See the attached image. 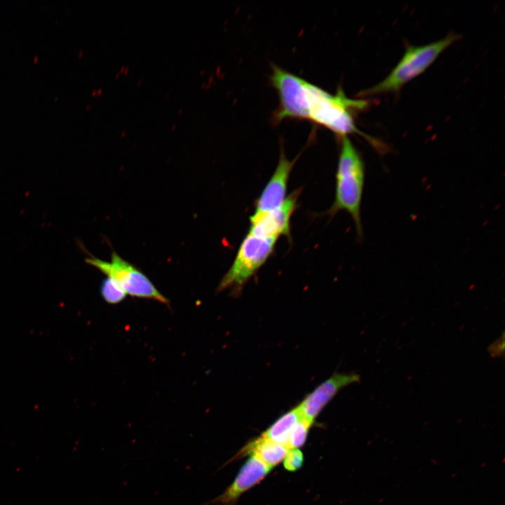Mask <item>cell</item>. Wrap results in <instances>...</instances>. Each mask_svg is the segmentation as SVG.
I'll return each mask as SVG.
<instances>
[{
  "label": "cell",
  "mask_w": 505,
  "mask_h": 505,
  "mask_svg": "<svg viewBox=\"0 0 505 505\" xmlns=\"http://www.w3.org/2000/svg\"><path fill=\"white\" fill-rule=\"evenodd\" d=\"M270 81L279 97L274 116L276 122L285 119L309 120L341 137L360 135L380 154L386 152L385 144L361 132L356 125L354 114L368 105L367 100L351 99L341 89L335 94L329 93L276 65L272 67Z\"/></svg>",
  "instance_id": "obj_1"
},
{
  "label": "cell",
  "mask_w": 505,
  "mask_h": 505,
  "mask_svg": "<svg viewBox=\"0 0 505 505\" xmlns=\"http://www.w3.org/2000/svg\"><path fill=\"white\" fill-rule=\"evenodd\" d=\"M337 172L335 197L328 214L341 210L352 217L359 238L363 237L361 205L365 182V164L348 136L341 137Z\"/></svg>",
  "instance_id": "obj_2"
},
{
  "label": "cell",
  "mask_w": 505,
  "mask_h": 505,
  "mask_svg": "<svg viewBox=\"0 0 505 505\" xmlns=\"http://www.w3.org/2000/svg\"><path fill=\"white\" fill-rule=\"evenodd\" d=\"M459 38L458 35L450 34L424 46H409L389 74L381 82L363 90L362 95L398 93L407 83L424 72Z\"/></svg>",
  "instance_id": "obj_3"
},
{
  "label": "cell",
  "mask_w": 505,
  "mask_h": 505,
  "mask_svg": "<svg viewBox=\"0 0 505 505\" xmlns=\"http://www.w3.org/2000/svg\"><path fill=\"white\" fill-rule=\"evenodd\" d=\"M276 241L248 232L242 241L231 266L222 278L218 291L231 288L234 292H239L273 255Z\"/></svg>",
  "instance_id": "obj_4"
},
{
  "label": "cell",
  "mask_w": 505,
  "mask_h": 505,
  "mask_svg": "<svg viewBox=\"0 0 505 505\" xmlns=\"http://www.w3.org/2000/svg\"><path fill=\"white\" fill-rule=\"evenodd\" d=\"M86 262L116 281L126 295L151 299L168 304V299L156 289L148 277L133 264L123 259L116 252L112 253L110 262L90 255Z\"/></svg>",
  "instance_id": "obj_5"
},
{
  "label": "cell",
  "mask_w": 505,
  "mask_h": 505,
  "mask_svg": "<svg viewBox=\"0 0 505 505\" xmlns=\"http://www.w3.org/2000/svg\"><path fill=\"white\" fill-rule=\"evenodd\" d=\"M300 193L301 189L293 191L274 210L252 215L248 232L267 238L277 240L283 236L290 239V219L297 208Z\"/></svg>",
  "instance_id": "obj_6"
},
{
  "label": "cell",
  "mask_w": 505,
  "mask_h": 505,
  "mask_svg": "<svg viewBox=\"0 0 505 505\" xmlns=\"http://www.w3.org/2000/svg\"><path fill=\"white\" fill-rule=\"evenodd\" d=\"M360 382L355 373H335L316 386L297 405L302 418L313 424L315 419L327 404L344 387Z\"/></svg>",
  "instance_id": "obj_7"
},
{
  "label": "cell",
  "mask_w": 505,
  "mask_h": 505,
  "mask_svg": "<svg viewBox=\"0 0 505 505\" xmlns=\"http://www.w3.org/2000/svg\"><path fill=\"white\" fill-rule=\"evenodd\" d=\"M271 469L256 457L250 456L224 492L204 505H234L243 492L260 483Z\"/></svg>",
  "instance_id": "obj_8"
},
{
  "label": "cell",
  "mask_w": 505,
  "mask_h": 505,
  "mask_svg": "<svg viewBox=\"0 0 505 505\" xmlns=\"http://www.w3.org/2000/svg\"><path fill=\"white\" fill-rule=\"evenodd\" d=\"M295 161H290L281 150L278 165L255 203V214L264 213L279 207L285 199L288 182Z\"/></svg>",
  "instance_id": "obj_9"
},
{
  "label": "cell",
  "mask_w": 505,
  "mask_h": 505,
  "mask_svg": "<svg viewBox=\"0 0 505 505\" xmlns=\"http://www.w3.org/2000/svg\"><path fill=\"white\" fill-rule=\"evenodd\" d=\"M289 448L267 440L261 436L247 443L232 459H238L244 456H255L272 468L283 461Z\"/></svg>",
  "instance_id": "obj_10"
},
{
  "label": "cell",
  "mask_w": 505,
  "mask_h": 505,
  "mask_svg": "<svg viewBox=\"0 0 505 505\" xmlns=\"http://www.w3.org/2000/svg\"><path fill=\"white\" fill-rule=\"evenodd\" d=\"M298 407L291 409L276 419L261 436L278 444L287 446L290 435L302 418Z\"/></svg>",
  "instance_id": "obj_11"
},
{
  "label": "cell",
  "mask_w": 505,
  "mask_h": 505,
  "mask_svg": "<svg viewBox=\"0 0 505 505\" xmlns=\"http://www.w3.org/2000/svg\"><path fill=\"white\" fill-rule=\"evenodd\" d=\"M100 293L105 301L112 304L122 302L127 295L118 283L109 277H107L102 281Z\"/></svg>",
  "instance_id": "obj_12"
},
{
  "label": "cell",
  "mask_w": 505,
  "mask_h": 505,
  "mask_svg": "<svg viewBox=\"0 0 505 505\" xmlns=\"http://www.w3.org/2000/svg\"><path fill=\"white\" fill-rule=\"evenodd\" d=\"M312 424L304 418H301L293 428L287 447L290 449H298L302 446L307 439L309 428Z\"/></svg>",
  "instance_id": "obj_13"
},
{
  "label": "cell",
  "mask_w": 505,
  "mask_h": 505,
  "mask_svg": "<svg viewBox=\"0 0 505 505\" xmlns=\"http://www.w3.org/2000/svg\"><path fill=\"white\" fill-rule=\"evenodd\" d=\"M303 454L299 449H290L283 459L284 468L288 471H295L303 464Z\"/></svg>",
  "instance_id": "obj_14"
},
{
  "label": "cell",
  "mask_w": 505,
  "mask_h": 505,
  "mask_svg": "<svg viewBox=\"0 0 505 505\" xmlns=\"http://www.w3.org/2000/svg\"><path fill=\"white\" fill-rule=\"evenodd\" d=\"M501 339H499L489 347V351L492 356H499L504 353V337L501 340Z\"/></svg>",
  "instance_id": "obj_15"
},
{
  "label": "cell",
  "mask_w": 505,
  "mask_h": 505,
  "mask_svg": "<svg viewBox=\"0 0 505 505\" xmlns=\"http://www.w3.org/2000/svg\"><path fill=\"white\" fill-rule=\"evenodd\" d=\"M128 70H129L128 67H126L124 69V71H123L124 75H127Z\"/></svg>",
  "instance_id": "obj_16"
},
{
  "label": "cell",
  "mask_w": 505,
  "mask_h": 505,
  "mask_svg": "<svg viewBox=\"0 0 505 505\" xmlns=\"http://www.w3.org/2000/svg\"><path fill=\"white\" fill-rule=\"evenodd\" d=\"M125 67H126L125 66H121L119 72H120V73H123V71H124Z\"/></svg>",
  "instance_id": "obj_17"
},
{
  "label": "cell",
  "mask_w": 505,
  "mask_h": 505,
  "mask_svg": "<svg viewBox=\"0 0 505 505\" xmlns=\"http://www.w3.org/2000/svg\"><path fill=\"white\" fill-rule=\"evenodd\" d=\"M101 93H102V88H99L98 90H97V95H100Z\"/></svg>",
  "instance_id": "obj_18"
},
{
  "label": "cell",
  "mask_w": 505,
  "mask_h": 505,
  "mask_svg": "<svg viewBox=\"0 0 505 505\" xmlns=\"http://www.w3.org/2000/svg\"><path fill=\"white\" fill-rule=\"evenodd\" d=\"M119 75H120V72H116L115 78L117 79L119 76Z\"/></svg>",
  "instance_id": "obj_19"
},
{
  "label": "cell",
  "mask_w": 505,
  "mask_h": 505,
  "mask_svg": "<svg viewBox=\"0 0 505 505\" xmlns=\"http://www.w3.org/2000/svg\"><path fill=\"white\" fill-rule=\"evenodd\" d=\"M183 110L182 107H180V109L178 110V114H181Z\"/></svg>",
  "instance_id": "obj_20"
},
{
  "label": "cell",
  "mask_w": 505,
  "mask_h": 505,
  "mask_svg": "<svg viewBox=\"0 0 505 505\" xmlns=\"http://www.w3.org/2000/svg\"><path fill=\"white\" fill-rule=\"evenodd\" d=\"M141 83H142V80L139 79L137 81V86H140Z\"/></svg>",
  "instance_id": "obj_21"
},
{
  "label": "cell",
  "mask_w": 505,
  "mask_h": 505,
  "mask_svg": "<svg viewBox=\"0 0 505 505\" xmlns=\"http://www.w3.org/2000/svg\"><path fill=\"white\" fill-rule=\"evenodd\" d=\"M175 128H176V124L175 123V124L172 126V128H171V129L173 130Z\"/></svg>",
  "instance_id": "obj_22"
},
{
  "label": "cell",
  "mask_w": 505,
  "mask_h": 505,
  "mask_svg": "<svg viewBox=\"0 0 505 505\" xmlns=\"http://www.w3.org/2000/svg\"><path fill=\"white\" fill-rule=\"evenodd\" d=\"M92 94H93V95H94L95 94H97V90H93Z\"/></svg>",
  "instance_id": "obj_23"
},
{
  "label": "cell",
  "mask_w": 505,
  "mask_h": 505,
  "mask_svg": "<svg viewBox=\"0 0 505 505\" xmlns=\"http://www.w3.org/2000/svg\"><path fill=\"white\" fill-rule=\"evenodd\" d=\"M125 134H126V131H123V132L122 133V135H122V136H124Z\"/></svg>",
  "instance_id": "obj_24"
},
{
  "label": "cell",
  "mask_w": 505,
  "mask_h": 505,
  "mask_svg": "<svg viewBox=\"0 0 505 505\" xmlns=\"http://www.w3.org/2000/svg\"><path fill=\"white\" fill-rule=\"evenodd\" d=\"M169 95H170V94H169V93H168V94H167V95H166V99H167V98H168V97H169Z\"/></svg>",
  "instance_id": "obj_25"
},
{
  "label": "cell",
  "mask_w": 505,
  "mask_h": 505,
  "mask_svg": "<svg viewBox=\"0 0 505 505\" xmlns=\"http://www.w3.org/2000/svg\"><path fill=\"white\" fill-rule=\"evenodd\" d=\"M203 72H204V71H201V74H203Z\"/></svg>",
  "instance_id": "obj_26"
}]
</instances>
